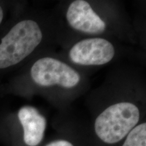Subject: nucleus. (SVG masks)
Wrapping results in <instances>:
<instances>
[{
	"label": "nucleus",
	"mask_w": 146,
	"mask_h": 146,
	"mask_svg": "<svg viewBox=\"0 0 146 146\" xmlns=\"http://www.w3.org/2000/svg\"><path fill=\"white\" fill-rule=\"evenodd\" d=\"M42 39L43 33L36 21L26 19L16 23L0 43V69L19 64L34 52Z\"/></svg>",
	"instance_id": "nucleus-1"
},
{
	"label": "nucleus",
	"mask_w": 146,
	"mask_h": 146,
	"mask_svg": "<svg viewBox=\"0 0 146 146\" xmlns=\"http://www.w3.org/2000/svg\"><path fill=\"white\" fill-rule=\"evenodd\" d=\"M139 108L130 102H120L106 108L95 120L94 129L100 140L108 144L116 143L137 125Z\"/></svg>",
	"instance_id": "nucleus-2"
},
{
	"label": "nucleus",
	"mask_w": 146,
	"mask_h": 146,
	"mask_svg": "<svg viewBox=\"0 0 146 146\" xmlns=\"http://www.w3.org/2000/svg\"><path fill=\"white\" fill-rule=\"evenodd\" d=\"M31 76L36 85L43 87L59 86L72 89L81 82L76 70L64 62L52 57L39 58L31 68Z\"/></svg>",
	"instance_id": "nucleus-3"
},
{
	"label": "nucleus",
	"mask_w": 146,
	"mask_h": 146,
	"mask_svg": "<svg viewBox=\"0 0 146 146\" xmlns=\"http://www.w3.org/2000/svg\"><path fill=\"white\" fill-rule=\"evenodd\" d=\"M116 50L111 42L100 37L85 39L78 41L69 51V58L81 66H102L114 58Z\"/></svg>",
	"instance_id": "nucleus-4"
},
{
	"label": "nucleus",
	"mask_w": 146,
	"mask_h": 146,
	"mask_svg": "<svg viewBox=\"0 0 146 146\" xmlns=\"http://www.w3.org/2000/svg\"><path fill=\"white\" fill-rule=\"evenodd\" d=\"M66 21L74 30L89 35H100L106 29V24L97 14L89 3L76 0L69 5Z\"/></svg>",
	"instance_id": "nucleus-5"
},
{
	"label": "nucleus",
	"mask_w": 146,
	"mask_h": 146,
	"mask_svg": "<svg viewBox=\"0 0 146 146\" xmlns=\"http://www.w3.org/2000/svg\"><path fill=\"white\" fill-rule=\"evenodd\" d=\"M18 117L23 129V140L28 146H36L43 140L47 120L38 110L31 106L20 108Z\"/></svg>",
	"instance_id": "nucleus-6"
},
{
	"label": "nucleus",
	"mask_w": 146,
	"mask_h": 146,
	"mask_svg": "<svg viewBox=\"0 0 146 146\" xmlns=\"http://www.w3.org/2000/svg\"><path fill=\"white\" fill-rule=\"evenodd\" d=\"M122 146H146V123H143L133 128Z\"/></svg>",
	"instance_id": "nucleus-7"
},
{
	"label": "nucleus",
	"mask_w": 146,
	"mask_h": 146,
	"mask_svg": "<svg viewBox=\"0 0 146 146\" xmlns=\"http://www.w3.org/2000/svg\"><path fill=\"white\" fill-rule=\"evenodd\" d=\"M46 146H74L72 145V143H71L70 142H69L66 140H63V139H60V140H56V141L51 142L47 145Z\"/></svg>",
	"instance_id": "nucleus-8"
},
{
	"label": "nucleus",
	"mask_w": 146,
	"mask_h": 146,
	"mask_svg": "<svg viewBox=\"0 0 146 146\" xmlns=\"http://www.w3.org/2000/svg\"><path fill=\"white\" fill-rule=\"evenodd\" d=\"M3 9L0 6V24L1 23V22L3 21Z\"/></svg>",
	"instance_id": "nucleus-9"
}]
</instances>
